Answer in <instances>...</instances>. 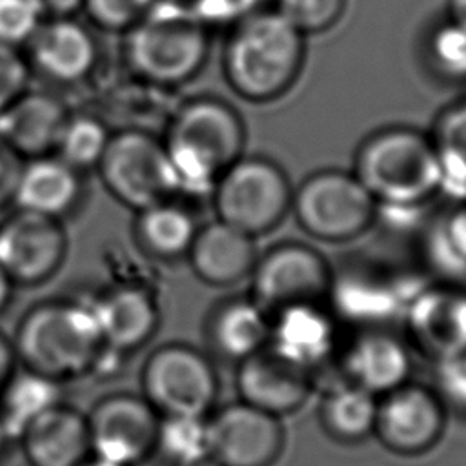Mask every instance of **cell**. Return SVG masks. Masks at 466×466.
Wrapping results in <instances>:
<instances>
[{
	"label": "cell",
	"instance_id": "cell-1",
	"mask_svg": "<svg viewBox=\"0 0 466 466\" xmlns=\"http://www.w3.org/2000/svg\"><path fill=\"white\" fill-rule=\"evenodd\" d=\"M11 340L22 368L60 384L98 371L109 351L89 302L75 300L29 308Z\"/></svg>",
	"mask_w": 466,
	"mask_h": 466
},
{
	"label": "cell",
	"instance_id": "cell-2",
	"mask_svg": "<svg viewBox=\"0 0 466 466\" xmlns=\"http://www.w3.org/2000/svg\"><path fill=\"white\" fill-rule=\"evenodd\" d=\"M306 56L304 35L275 9H258L229 29L222 71L244 100L264 104L280 98L297 82Z\"/></svg>",
	"mask_w": 466,
	"mask_h": 466
},
{
	"label": "cell",
	"instance_id": "cell-3",
	"mask_svg": "<svg viewBox=\"0 0 466 466\" xmlns=\"http://www.w3.org/2000/svg\"><path fill=\"white\" fill-rule=\"evenodd\" d=\"M162 140L180 191L211 193L218 177L242 157L246 129L228 102L200 96L171 115Z\"/></svg>",
	"mask_w": 466,
	"mask_h": 466
},
{
	"label": "cell",
	"instance_id": "cell-4",
	"mask_svg": "<svg viewBox=\"0 0 466 466\" xmlns=\"http://www.w3.org/2000/svg\"><path fill=\"white\" fill-rule=\"evenodd\" d=\"M124 53L133 73L144 82L175 87L204 67L209 55V29L187 2L155 0L126 31Z\"/></svg>",
	"mask_w": 466,
	"mask_h": 466
},
{
	"label": "cell",
	"instance_id": "cell-5",
	"mask_svg": "<svg viewBox=\"0 0 466 466\" xmlns=\"http://www.w3.org/2000/svg\"><path fill=\"white\" fill-rule=\"evenodd\" d=\"M355 177L377 204L413 208L431 198L442 186V171L428 135L393 126L366 137L353 164Z\"/></svg>",
	"mask_w": 466,
	"mask_h": 466
},
{
	"label": "cell",
	"instance_id": "cell-6",
	"mask_svg": "<svg viewBox=\"0 0 466 466\" xmlns=\"http://www.w3.org/2000/svg\"><path fill=\"white\" fill-rule=\"evenodd\" d=\"M96 169L106 189L135 211L180 193L164 140L147 129L127 127L113 133Z\"/></svg>",
	"mask_w": 466,
	"mask_h": 466
},
{
	"label": "cell",
	"instance_id": "cell-7",
	"mask_svg": "<svg viewBox=\"0 0 466 466\" xmlns=\"http://www.w3.org/2000/svg\"><path fill=\"white\" fill-rule=\"evenodd\" d=\"M211 197L218 220L258 237L291 211L293 189L279 164L242 155L218 177Z\"/></svg>",
	"mask_w": 466,
	"mask_h": 466
},
{
	"label": "cell",
	"instance_id": "cell-8",
	"mask_svg": "<svg viewBox=\"0 0 466 466\" xmlns=\"http://www.w3.org/2000/svg\"><path fill=\"white\" fill-rule=\"evenodd\" d=\"M377 200L355 177L340 169L309 175L291 198L299 226L322 242H348L362 235L377 217Z\"/></svg>",
	"mask_w": 466,
	"mask_h": 466
},
{
	"label": "cell",
	"instance_id": "cell-9",
	"mask_svg": "<svg viewBox=\"0 0 466 466\" xmlns=\"http://www.w3.org/2000/svg\"><path fill=\"white\" fill-rule=\"evenodd\" d=\"M142 397L160 417L208 415L218 397V375L200 350L167 342L153 350L140 371Z\"/></svg>",
	"mask_w": 466,
	"mask_h": 466
},
{
	"label": "cell",
	"instance_id": "cell-10",
	"mask_svg": "<svg viewBox=\"0 0 466 466\" xmlns=\"http://www.w3.org/2000/svg\"><path fill=\"white\" fill-rule=\"evenodd\" d=\"M251 297L266 309L328 300L333 269L311 246L284 242L257 258L251 271Z\"/></svg>",
	"mask_w": 466,
	"mask_h": 466
},
{
	"label": "cell",
	"instance_id": "cell-11",
	"mask_svg": "<svg viewBox=\"0 0 466 466\" xmlns=\"http://www.w3.org/2000/svg\"><path fill=\"white\" fill-rule=\"evenodd\" d=\"M86 417L91 457L137 466L157 451L160 415L142 395H107Z\"/></svg>",
	"mask_w": 466,
	"mask_h": 466
},
{
	"label": "cell",
	"instance_id": "cell-12",
	"mask_svg": "<svg viewBox=\"0 0 466 466\" xmlns=\"http://www.w3.org/2000/svg\"><path fill=\"white\" fill-rule=\"evenodd\" d=\"M446 408L426 386L406 382L377 400L373 435L391 453L417 457L433 450L444 435Z\"/></svg>",
	"mask_w": 466,
	"mask_h": 466
},
{
	"label": "cell",
	"instance_id": "cell-13",
	"mask_svg": "<svg viewBox=\"0 0 466 466\" xmlns=\"http://www.w3.org/2000/svg\"><path fill=\"white\" fill-rule=\"evenodd\" d=\"M67 235L62 220L16 209L0 224V268L16 286L51 279L64 264Z\"/></svg>",
	"mask_w": 466,
	"mask_h": 466
},
{
	"label": "cell",
	"instance_id": "cell-14",
	"mask_svg": "<svg viewBox=\"0 0 466 466\" xmlns=\"http://www.w3.org/2000/svg\"><path fill=\"white\" fill-rule=\"evenodd\" d=\"M211 453L218 466H275L286 435L280 417L233 402L208 417Z\"/></svg>",
	"mask_w": 466,
	"mask_h": 466
},
{
	"label": "cell",
	"instance_id": "cell-15",
	"mask_svg": "<svg viewBox=\"0 0 466 466\" xmlns=\"http://www.w3.org/2000/svg\"><path fill=\"white\" fill-rule=\"evenodd\" d=\"M410 340L433 360L466 351V291L431 286L417 291L406 309Z\"/></svg>",
	"mask_w": 466,
	"mask_h": 466
},
{
	"label": "cell",
	"instance_id": "cell-16",
	"mask_svg": "<svg viewBox=\"0 0 466 466\" xmlns=\"http://www.w3.org/2000/svg\"><path fill=\"white\" fill-rule=\"evenodd\" d=\"M337 342V317L324 302L288 306L269 319L268 348L311 375L333 357Z\"/></svg>",
	"mask_w": 466,
	"mask_h": 466
},
{
	"label": "cell",
	"instance_id": "cell-17",
	"mask_svg": "<svg viewBox=\"0 0 466 466\" xmlns=\"http://www.w3.org/2000/svg\"><path fill=\"white\" fill-rule=\"evenodd\" d=\"M235 382L242 402L275 417L300 410L315 388L311 373L280 359L268 346L237 364Z\"/></svg>",
	"mask_w": 466,
	"mask_h": 466
},
{
	"label": "cell",
	"instance_id": "cell-18",
	"mask_svg": "<svg viewBox=\"0 0 466 466\" xmlns=\"http://www.w3.org/2000/svg\"><path fill=\"white\" fill-rule=\"evenodd\" d=\"M89 306L106 348L122 355L149 342L160 324L157 297L140 282H118Z\"/></svg>",
	"mask_w": 466,
	"mask_h": 466
},
{
	"label": "cell",
	"instance_id": "cell-19",
	"mask_svg": "<svg viewBox=\"0 0 466 466\" xmlns=\"http://www.w3.org/2000/svg\"><path fill=\"white\" fill-rule=\"evenodd\" d=\"M27 46L29 66L56 84L82 82L98 60L95 36L73 16L44 18Z\"/></svg>",
	"mask_w": 466,
	"mask_h": 466
},
{
	"label": "cell",
	"instance_id": "cell-20",
	"mask_svg": "<svg viewBox=\"0 0 466 466\" xmlns=\"http://www.w3.org/2000/svg\"><path fill=\"white\" fill-rule=\"evenodd\" d=\"M348 382L380 397L410 380V346L386 328H362L342 353Z\"/></svg>",
	"mask_w": 466,
	"mask_h": 466
},
{
	"label": "cell",
	"instance_id": "cell-21",
	"mask_svg": "<svg viewBox=\"0 0 466 466\" xmlns=\"http://www.w3.org/2000/svg\"><path fill=\"white\" fill-rule=\"evenodd\" d=\"M16 441L29 466H80L91 457L87 417L62 400L36 415Z\"/></svg>",
	"mask_w": 466,
	"mask_h": 466
},
{
	"label": "cell",
	"instance_id": "cell-22",
	"mask_svg": "<svg viewBox=\"0 0 466 466\" xmlns=\"http://www.w3.org/2000/svg\"><path fill=\"white\" fill-rule=\"evenodd\" d=\"M186 258L202 282L226 288L249 277L258 255L255 237L217 218L198 228Z\"/></svg>",
	"mask_w": 466,
	"mask_h": 466
},
{
	"label": "cell",
	"instance_id": "cell-23",
	"mask_svg": "<svg viewBox=\"0 0 466 466\" xmlns=\"http://www.w3.org/2000/svg\"><path fill=\"white\" fill-rule=\"evenodd\" d=\"M69 113L58 96L27 89L0 113V138L24 160L49 155Z\"/></svg>",
	"mask_w": 466,
	"mask_h": 466
},
{
	"label": "cell",
	"instance_id": "cell-24",
	"mask_svg": "<svg viewBox=\"0 0 466 466\" xmlns=\"http://www.w3.org/2000/svg\"><path fill=\"white\" fill-rule=\"evenodd\" d=\"M328 299L333 300V315L360 324L362 328H384L404 309L411 297L400 293L399 284L362 269L333 273Z\"/></svg>",
	"mask_w": 466,
	"mask_h": 466
},
{
	"label": "cell",
	"instance_id": "cell-25",
	"mask_svg": "<svg viewBox=\"0 0 466 466\" xmlns=\"http://www.w3.org/2000/svg\"><path fill=\"white\" fill-rule=\"evenodd\" d=\"M82 197V173L55 153L24 162L13 206L22 211L62 220Z\"/></svg>",
	"mask_w": 466,
	"mask_h": 466
},
{
	"label": "cell",
	"instance_id": "cell-26",
	"mask_svg": "<svg viewBox=\"0 0 466 466\" xmlns=\"http://www.w3.org/2000/svg\"><path fill=\"white\" fill-rule=\"evenodd\" d=\"M204 335L220 360L238 364L268 346V311L253 297L222 300L209 311Z\"/></svg>",
	"mask_w": 466,
	"mask_h": 466
},
{
	"label": "cell",
	"instance_id": "cell-27",
	"mask_svg": "<svg viewBox=\"0 0 466 466\" xmlns=\"http://www.w3.org/2000/svg\"><path fill=\"white\" fill-rule=\"evenodd\" d=\"M197 231L191 211L173 198L137 211L135 238L147 255L158 260L187 257Z\"/></svg>",
	"mask_w": 466,
	"mask_h": 466
},
{
	"label": "cell",
	"instance_id": "cell-28",
	"mask_svg": "<svg viewBox=\"0 0 466 466\" xmlns=\"http://www.w3.org/2000/svg\"><path fill=\"white\" fill-rule=\"evenodd\" d=\"M377 397L351 382L329 390L319 410L324 433L339 444H359L373 435Z\"/></svg>",
	"mask_w": 466,
	"mask_h": 466
},
{
	"label": "cell",
	"instance_id": "cell-29",
	"mask_svg": "<svg viewBox=\"0 0 466 466\" xmlns=\"http://www.w3.org/2000/svg\"><path fill=\"white\" fill-rule=\"evenodd\" d=\"M62 384L33 373L15 370L0 390V422L7 439H18L22 430L42 411L62 400Z\"/></svg>",
	"mask_w": 466,
	"mask_h": 466
},
{
	"label": "cell",
	"instance_id": "cell-30",
	"mask_svg": "<svg viewBox=\"0 0 466 466\" xmlns=\"http://www.w3.org/2000/svg\"><path fill=\"white\" fill-rule=\"evenodd\" d=\"M157 451L169 466H218L211 453L208 415L160 417Z\"/></svg>",
	"mask_w": 466,
	"mask_h": 466
},
{
	"label": "cell",
	"instance_id": "cell-31",
	"mask_svg": "<svg viewBox=\"0 0 466 466\" xmlns=\"http://www.w3.org/2000/svg\"><path fill=\"white\" fill-rule=\"evenodd\" d=\"M111 135L100 118L69 113L53 153L80 173L96 169Z\"/></svg>",
	"mask_w": 466,
	"mask_h": 466
},
{
	"label": "cell",
	"instance_id": "cell-32",
	"mask_svg": "<svg viewBox=\"0 0 466 466\" xmlns=\"http://www.w3.org/2000/svg\"><path fill=\"white\" fill-rule=\"evenodd\" d=\"M441 164L442 184L466 191V98L446 107L430 137Z\"/></svg>",
	"mask_w": 466,
	"mask_h": 466
},
{
	"label": "cell",
	"instance_id": "cell-33",
	"mask_svg": "<svg viewBox=\"0 0 466 466\" xmlns=\"http://www.w3.org/2000/svg\"><path fill=\"white\" fill-rule=\"evenodd\" d=\"M431 69L450 80L466 82V25L446 20L437 25L426 44Z\"/></svg>",
	"mask_w": 466,
	"mask_h": 466
},
{
	"label": "cell",
	"instance_id": "cell-34",
	"mask_svg": "<svg viewBox=\"0 0 466 466\" xmlns=\"http://www.w3.org/2000/svg\"><path fill=\"white\" fill-rule=\"evenodd\" d=\"M273 9L306 36L335 27L346 11V0H275Z\"/></svg>",
	"mask_w": 466,
	"mask_h": 466
},
{
	"label": "cell",
	"instance_id": "cell-35",
	"mask_svg": "<svg viewBox=\"0 0 466 466\" xmlns=\"http://www.w3.org/2000/svg\"><path fill=\"white\" fill-rule=\"evenodd\" d=\"M431 258L450 277L466 275V209L453 211L435 233Z\"/></svg>",
	"mask_w": 466,
	"mask_h": 466
},
{
	"label": "cell",
	"instance_id": "cell-36",
	"mask_svg": "<svg viewBox=\"0 0 466 466\" xmlns=\"http://www.w3.org/2000/svg\"><path fill=\"white\" fill-rule=\"evenodd\" d=\"M42 20L35 0H0V44L15 47L27 44Z\"/></svg>",
	"mask_w": 466,
	"mask_h": 466
},
{
	"label": "cell",
	"instance_id": "cell-37",
	"mask_svg": "<svg viewBox=\"0 0 466 466\" xmlns=\"http://www.w3.org/2000/svg\"><path fill=\"white\" fill-rule=\"evenodd\" d=\"M155 4V0H84L89 20L106 31H127Z\"/></svg>",
	"mask_w": 466,
	"mask_h": 466
},
{
	"label": "cell",
	"instance_id": "cell-38",
	"mask_svg": "<svg viewBox=\"0 0 466 466\" xmlns=\"http://www.w3.org/2000/svg\"><path fill=\"white\" fill-rule=\"evenodd\" d=\"M446 410L466 417V351L435 360V388Z\"/></svg>",
	"mask_w": 466,
	"mask_h": 466
},
{
	"label": "cell",
	"instance_id": "cell-39",
	"mask_svg": "<svg viewBox=\"0 0 466 466\" xmlns=\"http://www.w3.org/2000/svg\"><path fill=\"white\" fill-rule=\"evenodd\" d=\"M187 5L211 31L215 27L231 29L249 15L262 9V0H187Z\"/></svg>",
	"mask_w": 466,
	"mask_h": 466
},
{
	"label": "cell",
	"instance_id": "cell-40",
	"mask_svg": "<svg viewBox=\"0 0 466 466\" xmlns=\"http://www.w3.org/2000/svg\"><path fill=\"white\" fill-rule=\"evenodd\" d=\"M29 62L20 47L0 44V113L27 91Z\"/></svg>",
	"mask_w": 466,
	"mask_h": 466
},
{
	"label": "cell",
	"instance_id": "cell-41",
	"mask_svg": "<svg viewBox=\"0 0 466 466\" xmlns=\"http://www.w3.org/2000/svg\"><path fill=\"white\" fill-rule=\"evenodd\" d=\"M24 162L25 160L4 138H0V209L13 204Z\"/></svg>",
	"mask_w": 466,
	"mask_h": 466
},
{
	"label": "cell",
	"instance_id": "cell-42",
	"mask_svg": "<svg viewBox=\"0 0 466 466\" xmlns=\"http://www.w3.org/2000/svg\"><path fill=\"white\" fill-rule=\"evenodd\" d=\"M44 18H69L84 5V0H35Z\"/></svg>",
	"mask_w": 466,
	"mask_h": 466
},
{
	"label": "cell",
	"instance_id": "cell-43",
	"mask_svg": "<svg viewBox=\"0 0 466 466\" xmlns=\"http://www.w3.org/2000/svg\"><path fill=\"white\" fill-rule=\"evenodd\" d=\"M16 364L18 362H16L13 340L0 331V390L16 370Z\"/></svg>",
	"mask_w": 466,
	"mask_h": 466
},
{
	"label": "cell",
	"instance_id": "cell-44",
	"mask_svg": "<svg viewBox=\"0 0 466 466\" xmlns=\"http://www.w3.org/2000/svg\"><path fill=\"white\" fill-rule=\"evenodd\" d=\"M448 18L466 25V0H448Z\"/></svg>",
	"mask_w": 466,
	"mask_h": 466
},
{
	"label": "cell",
	"instance_id": "cell-45",
	"mask_svg": "<svg viewBox=\"0 0 466 466\" xmlns=\"http://www.w3.org/2000/svg\"><path fill=\"white\" fill-rule=\"evenodd\" d=\"M13 282L9 280V277L5 275V271L0 268V313L5 309V306L9 304L11 293H13Z\"/></svg>",
	"mask_w": 466,
	"mask_h": 466
},
{
	"label": "cell",
	"instance_id": "cell-46",
	"mask_svg": "<svg viewBox=\"0 0 466 466\" xmlns=\"http://www.w3.org/2000/svg\"><path fill=\"white\" fill-rule=\"evenodd\" d=\"M80 466H118V464H113V462H106L102 459H96V457H89L87 461H84Z\"/></svg>",
	"mask_w": 466,
	"mask_h": 466
},
{
	"label": "cell",
	"instance_id": "cell-47",
	"mask_svg": "<svg viewBox=\"0 0 466 466\" xmlns=\"http://www.w3.org/2000/svg\"><path fill=\"white\" fill-rule=\"evenodd\" d=\"M9 442V439H7V435H5V430H4V426H2V422H0V453L4 451V448H5V444Z\"/></svg>",
	"mask_w": 466,
	"mask_h": 466
},
{
	"label": "cell",
	"instance_id": "cell-48",
	"mask_svg": "<svg viewBox=\"0 0 466 466\" xmlns=\"http://www.w3.org/2000/svg\"><path fill=\"white\" fill-rule=\"evenodd\" d=\"M178 2H187V0H178Z\"/></svg>",
	"mask_w": 466,
	"mask_h": 466
}]
</instances>
